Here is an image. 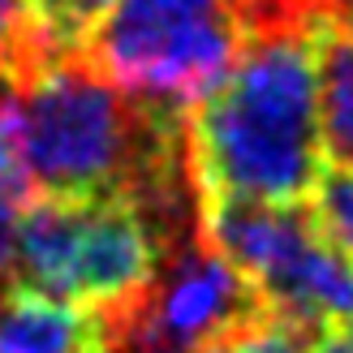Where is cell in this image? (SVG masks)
I'll return each instance as SVG.
<instances>
[{
	"label": "cell",
	"mask_w": 353,
	"mask_h": 353,
	"mask_svg": "<svg viewBox=\"0 0 353 353\" xmlns=\"http://www.w3.org/2000/svg\"><path fill=\"white\" fill-rule=\"evenodd\" d=\"M245 30H272V26H297L323 13V0H228Z\"/></svg>",
	"instance_id": "30bf717a"
},
{
	"label": "cell",
	"mask_w": 353,
	"mask_h": 353,
	"mask_svg": "<svg viewBox=\"0 0 353 353\" xmlns=\"http://www.w3.org/2000/svg\"><path fill=\"white\" fill-rule=\"evenodd\" d=\"M9 95L17 147L43 199H134L168 224L190 216L185 108L125 91L86 52L26 57L9 69Z\"/></svg>",
	"instance_id": "6da1fadb"
},
{
	"label": "cell",
	"mask_w": 353,
	"mask_h": 353,
	"mask_svg": "<svg viewBox=\"0 0 353 353\" xmlns=\"http://www.w3.org/2000/svg\"><path fill=\"white\" fill-rule=\"evenodd\" d=\"M245 34L228 0H112L86 61L134 95L190 108L233 69Z\"/></svg>",
	"instance_id": "277c9868"
},
{
	"label": "cell",
	"mask_w": 353,
	"mask_h": 353,
	"mask_svg": "<svg viewBox=\"0 0 353 353\" xmlns=\"http://www.w3.org/2000/svg\"><path fill=\"white\" fill-rule=\"evenodd\" d=\"M263 314H268V306H263L259 289L220 250H211L199 237L172 268V276L164 285H155L151 302L134 319L125 341L138 336V341H160L172 349L199 353L203 345L233 336Z\"/></svg>",
	"instance_id": "5b68a950"
},
{
	"label": "cell",
	"mask_w": 353,
	"mask_h": 353,
	"mask_svg": "<svg viewBox=\"0 0 353 353\" xmlns=\"http://www.w3.org/2000/svg\"><path fill=\"white\" fill-rule=\"evenodd\" d=\"M125 323L112 314L5 289L0 297V353H121Z\"/></svg>",
	"instance_id": "8992f818"
},
{
	"label": "cell",
	"mask_w": 353,
	"mask_h": 353,
	"mask_svg": "<svg viewBox=\"0 0 353 353\" xmlns=\"http://www.w3.org/2000/svg\"><path fill=\"white\" fill-rule=\"evenodd\" d=\"M319 43V134L332 164H353V26L314 17Z\"/></svg>",
	"instance_id": "52a82bcc"
},
{
	"label": "cell",
	"mask_w": 353,
	"mask_h": 353,
	"mask_svg": "<svg viewBox=\"0 0 353 353\" xmlns=\"http://www.w3.org/2000/svg\"><path fill=\"white\" fill-rule=\"evenodd\" d=\"M190 181L203 203H310L323 176L314 17L250 30L220 86L185 121Z\"/></svg>",
	"instance_id": "7a4b0ae2"
},
{
	"label": "cell",
	"mask_w": 353,
	"mask_h": 353,
	"mask_svg": "<svg viewBox=\"0 0 353 353\" xmlns=\"http://www.w3.org/2000/svg\"><path fill=\"white\" fill-rule=\"evenodd\" d=\"M310 211H314V224L341 245V250L353 254V164H332L323 168L319 185L310 194Z\"/></svg>",
	"instance_id": "9c48e42d"
},
{
	"label": "cell",
	"mask_w": 353,
	"mask_h": 353,
	"mask_svg": "<svg viewBox=\"0 0 353 353\" xmlns=\"http://www.w3.org/2000/svg\"><path fill=\"white\" fill-rule=\"evenodd\" d=\"M323 353H353V327L336 332V336H327L323 341Z\"/></svg>",
	"instance_id": "4fadbf2b"
},
{
	"label": "cell",
	"mask_w": 353,
	"mask_h": 353,
	"mask_svg": "<svg viewBox=\"0 0 353 353\" xmlns=\"http://www.w3.org/2000/svg\"><path fill=\"white\" fill-rule=\"evenodd\" d=\"M168 241L172 224L134 199H39L0 245V289L103 310L130 336Z\"/></svg>",
	"instance_id": "3957f363"
},
{
	"label": "cell",
	"mask_w": 353,
	"mask_h": 353,
	"mask_svg": "<svg viewBox=\"0 0 353 353\" xmlns=\"http://www.w3.org/2000/svg\"><path fill=\"white\" fill-rule=\"evenodd\" d=\"M323 13L332 17V22L353 26V0H323Z\"/></svg>",
	"instance_id": "7c38bea8"
},
{
	"label": "cell",
	"mask_w": 353,
	"mask_h": 353,
	"mask_svg": "<svg viewBox=\"0 0 353 353\" xmlns=\"http://www.w3.org/2000/svg\"><path fill=\"white\" fill-rule=\"evenodd\" d=\"M30 52L26 39V17H22V0H0V69L22 65Z\"/></svg>",
	"instance_id": "8fae6325"
},
{
	"label": "cell",
	"mask_w": 353,
	"mask_h": 353,
	"mask_svg": "<svg viewBox=\"0 0 353 353\" xmlns=\"http://www.w3.org/2000/svg\"><path fill=\"white\" fill-rule=\"evenodd\" d=\"M112 0H22L26 39L34 57H69L86 52Z\"/></svg>",
	"instance_id": "ba28073f"
}]
</instances>
